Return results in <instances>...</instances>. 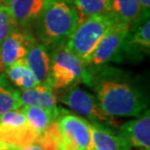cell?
Segmentation results:
<instances>
[{
    "instance_id": "30bf717a",
    "label": "cell",
    "mask_w": 150,
    "mask_h": 150,
    "mask_svg": "<svg viewBox=\"0 0 150 150\" xmlns=\"http://www.w3.org/2000/svg\"><path fill=\"white\" fill-rule=\"evenodd\" d=\"M115 133L121 137L131 148H150V111L145 110L136 119L118 126Z\"/></svg>"
},
{
    "instance_id": "9a60e30c",
    "label": "cell",
    "mask_w": 150,
    "mask_h": 150,
    "mask_svg": "<svg viewBox=\"0 0 150 150\" xmlns=\"http://www.w3.org/2000/svg\"><path fill=\"white\" fill-rule=\"evenodd\" d=\"M142 7L137 0H110L107 16L113 23L132 25L142 14Z\"/></svg>"
},
{
    "instance_id": "277c9868",
    "label": "cell",
    "mask_w": 150,
    "mask_h": 150,
    "mask_svg": "<svg viewBox=\"0 0 150 150\" xmlns=\"http://www.w3.org/2000/svg\"><path fill=\"white\" fill-rule=\"evenodd\" d=\"M88 80L87 67L65 44L54 48L50 54L49 84L53 89L67 90Z\"/></svg>"
},
{
    "instance_id": "5bb4252c",
    "label": "cell",
    "mask_w": 150,
    "mask_h": 150,
    "mask_svg": "<svg viewBox=\"0 0 150 150\" xmlns=\"http://www.w3.org/2000/svg\"><path fill=\"white\" fill-rule=\"evenodd\" d=\"M23 105L37 106L40 108L57 110L58 100L49 83H38L31 89L20 92Z\"/></svg>"
},
{
    "instance_id": "d4e9b609",
    "label": "cell",
    "mask_w": 150,
    "mask_h": 150,
    "mask_svg": "<svg viewBox=\"0 0 150 150\" xmlns=\"http://www.w3.org/2000/svg\"><path fill=\"white\" fill-rule=\"evenodd\" d=\"M136 150H149V149H136Z\"/></svg>"
},
{
    "instance_id": "3957f363",
    "label": "cell",
    "mask_w": 150,
    "mask_h": 150,
    "mask_svg": "<svg viewBox=\"0 0 150 150\" xmlns=\"http://www.w3.org/2000/svg\"><path fill=\"white\" fill-rule=\"evenodd\" d=\"M112 25L113 22L107 15H97L81 20L65 42V46L88 67L93 53Z\"/></svg>"
},
{
    "instance_id": "2e32d148",
    "label": "cell",
    "mask_w": 150,
    "mask_h": 150,
    "mask_svg": "<svg viewBox=\"0 0 150 150\" xmlns=\"http://www.w3.org/2000/svg\"><path fill=\"white\" fill-rule=\"evenodd\" d=\"M23 112L25 113V118L28 120L29 126L36 131L39 136L58 118L64 108L58 107L57 110H49L40 108L37 106L23 105L21 107Z\"/></svg>"
},
{
    "instance_id": "cb8c5ba5",
    "label": "cell",
    "mask_w": 150,
    "mask_h": 150,
    "mask_svg": "<svg viewBox=\"0 0 150 150\" xmlns=\"http://www.w3.org/2000/svg\"><path fill=\"white\" fill-rule=\"evenodd\" d=\"M8 144H4V143L0 142V150H7Z\"/></svg>"
},
{
    "instance_id": "7c38bea8",
    "label": "cell",
    "mask_w": 150,
    "mask_h": 150,
    "mask_svg": "<svg viewBox=\"0 0 150 150\" xmlns=\"http://www.w3.org/2000/svg\"><path fill=\"white\" fill-rule=\"evenodd\" d=\"M9 9L18 28L26 29L36 22L45 0H2Z\"/></svg>"
},
{
    "instance_id": "6da1fadb",
    "label": "cell",
    "mask_w": 150,
    "mask_h": 150,
    "mask_svg": "<svg viewBox=\"0 0 150 150\" xmlns=\"http://www.w3.org/2000/svg\"><path fill=\"white\" fill-rule=\"evenodd\" d=\"M88 68L86 85L94 90L103 111L114 118L137 117L148 109V95L142 87L113 67Z\"/></svg>"
},
{
    "instance_id": "4fadbf2b",
    "label": "cell",
    "mask_w": 150,
    "mask_h": 150,
    "mask_svg": "<svg viewBox=\"0 0 150 150\" xmlns=\"http://www.w3.org/2000/svg\"><path fill=\"white\" fill-rule=\"evenodd\" d=\"M25 62L30 68L38 83H49L50 54L44 44L35 40L29 47Z\"/></svg>"
},
{
    "instance_id": "8992f818",
    "label": "cell",
    "mask_w": 150,
    "mask_h": 150,
    "mask_svg": "<svg viewBox=\"0 0 150 150\" xmlns=\"http://www.w3.org/2000/svg\"><path fill=\"white\" fill-rule=\"evenodd\" d=\"M59 100L93 125L101 126L114 131L118 127V119L104 113L97 98L79 87L74 86L67 89V91L61 96Z\"/></svg>"
},
{
    "instance_id": "9c48e42d",
    "label": "cell",
    "mask_w": 150,
    "mask_h": 150,
    "mask_svg": "<svg viewBox=\"0 0 150 150\" xmlns=\"http://www.w3.org/2000/svg\"><path fill=\"white\" fill-rule=\"evenodd\" d=\"M35 40L26 29L17 28L9 34L0 46V64L3 71L16 62L25 61L29 47Z\"/></svg>"
},
{
    "instance_id": "7a4b0ae2",
    "label": "cell",
    "mask_w": 150,
    "mask_h": 150,
    "mask_svg": "<svg viewBox=\"0 0 150 150\" xmlns=\"http://www.w3.org/2000/svg\"><path fill=\"white\" fill-rule=\"evenodd\" d=\"M80 21L73 0H45L35 22L39 40L48 49L65 44Z\"/></svg>"
},
{
    "instance_id": "7402d4cb",
    "label": "cell",
    "mask_w": 150,
    "mask_h": 150,
    "mask_svg": "<svg viewBox=\"0 0 150 150\" xmlns=\"http://www.w3.org/2000/svg\"><path fill=\"white\" fill-rule=\"evenodd\" d=\"M142 7V13H149L150 9V0H137Z\"/></svg>"
},
{
    "instance_id": "ba28073f",
    "label": "cell",
    "mask_w": 150,
    "mask_h": 150,
    "mask_svg": "<svg viewBox=\"0 0 150 150\" xmlns=\"http://www.w3.org/2000/svg\"><path fill=\"white\" fill-rule=\"evenodd\" d=\"M130 28V25L113 23L93 53L88 67H100L109 62L119 61Z\"/></svg>"
},
{
    "instance_id": "44dd1931",
    "label": "cell",
    "mask_w": 150,
    "mask_h": 150,
    "mask_svg": "<svg viewBox=\"0 0 150 150\" xmlns=\"http://www.w3.org/2000/svg\"><path fill=\"white\" fill-rule=\"evenodd\" d=\"M7 150H46L44 147H42L40 144H38L37 142L31 143L29 145H25V146H11L9 145Z\"/></svg>"
},
{
    "instance_id": "d6986e66",
    "label": "cell",
    "mask_w": 150,
    "mask_h": 150,
    "mask_svg": "<svg viewBox=\"0 0 150 150\" xmlns=\"http://www.w3.org/2000/svg\"><path fill=\"white\" fill-rule=\"evenodd\" d=\"M81 20L97 15H106L110 0H73Z\"/></svg>"
},
{
    "instance_id": "484cf974",
    "label": "cell",
    "mask_w": 150,
    "mask_h": 150,
    "mask_svg": "<svg viewBox=\"0 0 150 150\" xmlns=\"http://www.w3.org/2000/svg\"><path fill=\"white\" fill-rule=\"evenodd\" d=\"M1 1H2V0H0V4H1Z\"/></svg>"
},
{
    "instance_id": "8fae6325",
    "label": "cell",
    "mask_w": 150,
    "mask_h": 150,
    "mask_svg": "<svg viewBox=\"0 0 150 150\" xmlns=\"http://www.w3.org/2000/svg\"><path fill=\"white\" fill-rule=\"evenodd\" d=\"M150 49L149 13L140 14L136 23L131 25L123 46V52L129 56H139L140 53L148 54Z\"/></svg>"
},
{
    "instance_id": "5b68a950",
    "label": "cell",
    "mask_w": 150,
    "mask_h": 150,
    "mask_svg": "<svg viewBox=\"0 0 150 150\" xmlns=\"http://www.w3.org/2000/svg\"><path fill=\"white\" fill-rule=\"evenodd\" d=\"M57 150H85L91 143V123L62 109L56 119Z\"/></svg>"
},
{
    "instance_id": "603a6c76",
    "label": "cell",
    "mask_w": 150,
    "mask_h": 150,
    "mask_svg": "<svg viewBox=\"0 0 150 150\" xmlns=\"http://www.w3.org/2000/svg\"><path fill=\"white\" fill-rule=\"evenodd\" d=\"M85 150H103V149H100V148H98V147H95L94 145H92L91 143H90V145L87 147Z\"/></svg>"
},
{
    "instance_id": "ffe728a7",
    "label": "cell",
    "mask_w": 150,
    "mask_h": 150,
    "mask_svg": "<svg viewBox=\"0 0 150 150\" xmlns=\"http://www.w3.org/2000/svg\"><path fill=\"white\" fill-rule=\"evenodd\" d=\"M17 28L18 26L9 9L1 3L0 4V46L5 38ZM0 71H3L1 64H0Z\"/></svg>"
},
{
    "instance_id": "ac0fdd59",
    "label": "cell",
    "mask_w": 150,
    "mask_h": 150,
    "mask_svg": "<svg viewBox=\"0 0 150 150\" xmlns=\"http://www.w3.org/2000/svg\"><path fill=\"white\" fill-rule=\"evenodd\" d=\"M23 106L20 91L11 85L4 73H0V116L9 110Z\"/></svg>"
},
{
    "instance_id": "e0dca14e",
    "label": "cell",
    "mask_w": 150,
    "mask_h": 150,
    "mask_svg": "<svg viewBox=\"0 0 150 150\" xmlns=\"http://www.w3.org/2000/svg\"><path fill=\"white\" fill-rule=\"evenodd\" d=\"M4 72L8 79L22 91L31 89L38 84L37 79L25 61L10 65L4 70Z\"/></svg>"
},
{
    "instance_id": "52a82bcc",
    "label": "cell",
    "mask_w": 150,
    "mask_h": 150,
    "mask_svg": "<svg viewBox=\"0 0 150 150\" xmlns=\"http://www.w3.org/2000/svg\"><path fill=\"white\" fill-rule=\"evenodd\" d=\"M39 134L29 126L23 110L14 109L0 116V142L11 146H25L36 142Z\"/></svg>"
}]
</instances>
